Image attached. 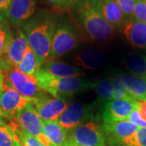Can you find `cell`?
I'll list each match as a JSON object with an SVG mask.
<instances>
[{
  "label": "cell",
  "instance_id": "1",
  "mask_svg": "<svg viewBox=\"0 0 146 146\" xmlns=\"http://www.w3.org/2000/svg\"><path fill=\"white\" fill-rule=\"evenodd\" d=\"M71 13L79 30L91 42L105 43L112 38L115 29L105 18L101 0H79Z\"/></svg>",
  "mask_w": 146,
  "mask_h": 146
},
{
  "label": "cell",
  "instance_id": "2",
  "mask_svg": "<svg viewBox=\"0 0 146 146\" xmlns=\"http://www.w3.org/2000/svg\"><path fill=\"white\" fill-rule=\"evenodd\" d=\"M54 11L49 9L35 13L22 25L21 30L26 36L29 47L36 58L38 68L49 60L51 42L58 20Z\"/></svg>",
  "mask_w": 146,
  "mask_h": 146
},
{
  "label": "cell",
  "instance_id": "3",
  "mask_svg": "<svg viewBox=\"0 0 146 146\" xmlns=\"http://www.w3.org/2000/svg\"><path fill=\"white\" fill-rule=\"evenodd\" d=\"M38 86L46 93L51 94L54 98L66 97L80 94L92 89L93 82L87 79L77 77H56L38 68L35 74Z\"/></svg>",
  "mask_w": 146,
  "mask_h": 146
},
{
  "label": "cell",
  "instance_id": "4",
  "mask_svg": "<svg viewBox=\"0 0 146 146\" xmlns=\"http://www.w3.org/2000/svg\"><path fill=\"white\" fill-rule=\"evenodd\" d=\"M0 69L4 76V83L11 86L24 97L32 100L48 97L46 93L38 86L35 77L27 76L12 66Z\"/></svg>",
  "mask_w": 146,
  "mask_h": 146
},
{
  "label": "cell",
  "instance_id": "5",
  "mask_svg": "<svg viewBox=\"0 0 146 146\" xmlns=\"http://www.w3.org/2000/svg\"><path fill=\"white\" fill-rule=\"evenodd\" d=\"M78 43V34L72 24L66 19H61L57 23L53 36L49 60L63 56L76 48Z\"/></svg>",
  "mask_w": 146,
  "mask_h": 146
},
{
  "label": "cell",
  "instance_id": "6",
  "mask_svg": "<svg viewBox=\"0 0 146 146\" xmlns=\"http://www.w3.org/2000/svg\"><path fill=\"white\" fill-rule=\"evenodd\" d=\"M96 110L97 105L95 102L85 104L76 102L68 106L57 121L65 130L70 131L80 124L93 121Z\"/></svg>",
  "mask_w": 146,
  "mask_h": 146
},
{
  "label": "cell",
  "instance_id": "7",
  "mask_svg": "<svg viewBox=\"0 0 146 146\" xmlns=\"http://www.w3.org/2000/svg\"><path fill=\"white\" fill-rule=\"evenodd\" d=\"M68 139L79 146H106L103 127L94 121H89L70 131Z\"/></svg>",
  "mask_w": 146,
  "mask_h": 146
},
{
  "label": "cell",
  "instance_id": "8",
  "mask_svg": "<svg viewBox=\"0 0 146 146\" xmlns=\"http://www.w3.org/2000/svg\"><path fill=\"white\" fill-rule=\"evenodd\" d=\"M43 123L44 121L30 102L11 119V124L37 137L46 145V139L43 136Z\"/></svg>",
  "mask_w": 146,
  "mask_h": 146
},
{
  "label": "cell",
  "instance_id": "9",
  "mask_svg": "<svg viewBox=\"0 0 146 146\" xmlns=\"http://www.w3.org/2000/svg\"><path fill=\"white\" fill-rule=\"evenodd\" d=\"M135 110H138V102L136 100H111L104 105L102 119L103 123L128 120Z\"/></svg>",
  "mask_w": 146,
  "mask_h": 146
},
{
  "label": "cell",
  "instance_id": "10",
  "mask_svg": "<svg viewBox=\"0 0 146 146\" xmlns=\"http://www.w3.org/2000/svg\"><path fill=\"white\" fill-rule=\"evenodd\" d=\"M31 101L32 99L24 97L11 86L4 83L3 91L0 94V109L4 118L12 119Z\"/></svg>",
  "mask_w": 146,
  "mask_h": 146
},
{
  "label": "cell",
  "instance_id": "11",
  "mask_svg": "<svg viewBox=\"0 0 146 146\" xmlns=\"http://www.w3.org/2000/svg\"><path fill=\"white\" fill-rule=\"evenodd\" d=\"M29 45L26 36L21 29H18L15 33H12L10 44L7 49L5 54L0 58L1 66L17 67L23 60Z\"/></svg>",
  "mask_w": 146,
  "mask_h": 146
},
{
  "label": "cell",
  "instance_id": "12",
  "mask_svg": "<svg viewBox=\"0 0 146 146\" xmlns=\"http://www.w3.org/2000/svg\"><path fill=\"white\" fill-rule=\"evenodd\" d=\"M33 106L43 121L58 120L68 108V102L65 97L59 96L57 98H50L49 97L44 98L32 100Z\"/></svg>",
  "mask_w": 146,
  "mask_h": 146
},
{
  "label": "cell",
  "instance_id": "13",
  "mask_svg": "<svg viewBox=\"0 0 146 146\" xmlns=\"http://www.w3.org/2000/svg\"><path fill=\"white\" fill-rule=\"evenodd\" d=\"M36 0H12L7 13V21L13 27L22 26L36 13Z\"/></svg>",
  "mask_w": 146,
  "mask_h": 146
},
{
  "label": "cell",
  "instance_id": "14",
  "mask_svg": "<svg viewBox=\"0 0 146 146\" xmlns=\"http://www.w3.org/2000/svg\"><path fill=\"white\" fill-rule=\"evenodd\" d=\"M102 127L108 142L112 145H122L126 140L133 136L139 128L129 120L103 123Z\"/></svg>",
  "mask_w": 146,
  "mask_h": 146
},
{
  "label": "cell",
  "instance_id": "15",
  "mask_svg": "<svg viewBox=\"0 0 146 146\" xmlns=\"http://www.w3.org/2000/svg\"><path fill=\"white\" fill-rule=\"evenodd\" d=\"M123 33L132 46L139 49L146 48V23L133 18L127 20L124 25Z\"/></svg>",
  "mask_w": 146,
  "mask_h": 146
},
{
  "label": "cell",
  "instance_id": "16",
  "mask_svg": "<svg viewBox=\"0 0 146 146\" xmlns=\"http://www.w3.org/2000/svg\"><path fill=\"white\" fill-rule=\"evenodd\" d=\"M43 136L46 146H65L68 141V131L57 120L44 121Z\"/></svg>",
  "mask_w": 146,
  "mask_h": 146
},
{
  "label": "cell",
  "instance_id": "17",
  "mask_svg": "<svg viewBox=\"0 0 146 146\" xmlns=\"http://www.w3.org/2000/svg\"><path fill=\"white\" fill-rule=\"evenodd\" d=\"M39 68L56 77H77L84 75L83 70L79 67H75L56 59L48 60Z\"/></svg>",
  "mask_w": 146,
  "mask_h": 146
},
{
  "label": "cell",
  "instance_id": "18",
  "mask_svg": "<svg viewBox=\"0 0 146 146\" xmlns=\"http://www.w3.org/2000/svg\"><path fill=\"white\" fill-rule=\"evenodd\" d=\"M122 80L131 97L137 102L146 101V76L122 73Z\"/></svg>",
  "mask_w": 146,
  "mask_h": 146
},
{
  "label": "cell",
  "instance_id": "19",
  "mask_svg": "<svg viewBox=\"0 0 146 146\" xmlns=\"http://www.w3.org/2000/svg\"><path fill=\"white\" fill-rule=\"evenodd\" d=\"M101 5L106 20L115 30L124 26L127 20L116 0H101Z\"/></svg>",
  "mask_w": 146,
  "mask_h": 146
},
{
  "label": "cell",
  "instance_id": "20",
  "mask_svg": "<svg viewBox=\"0 0 146 146\" xmlns=\"http://www.w3.org/2000/svg\"><path fill=\"white\" fill-rule=\"evenodd\" d=\"M74 63L86 70H97L105 63L103 54L96 49H86L76 55Z\"/></svg>",
  "mask_w": 146,
  "mask_h": 146
},
{
  "label": "cell",
  "instance_id": "21",
  "mask_svg": "<svg viewBox=\"0 0 146 146\" xmlns=\"http://www.w3.org/2000/svg\"><path fill=\"white\" fill-rule=\"evenodd\" d=\"M125 68L131 74L146 76V56L141 54H129L124 60Z\"/></svg>",
  "mask_w": 146,
  "mask_h": 146
},
{
  "label": "cell",
  "instance_id": "22",
  "mask_svg": "<svg viewBox=\"0 0 146 146\" xmlns=\"http://www.w3.org/2000/svg\"><path fill=\"white\" fill-rule=\"evenodd\" d=\"M0 146H22L11 124L0 121Z\"/></svg>",
  "mask_w": 146,
  "mask_h": 146
},
{
  "label": "cell",
  "instance_id": "23",
  "mask_svg": "<svg viewBox=\"0 0 146 146\" xmlns=\"http://www.w3.org/2000/svg\"><path fill=\"white\" fill-rule=\"evenodd\" d=\"M16 68L27 76H29L32 77L35 76V74L38 69V66L36 63V56L30 47L28 49L23 60L16 67Z\"/></svg>",
  "mask_w": 146,
  "mask_h": 146
},
{
  "label": "cell",
  "instance_id": "24",
  "mask_svg": "<svg viewBox=\"0 0 146 146\" xmlns=\"http://www.w3.org/2000/svg\"><path fill=\"white\" fill-rule=\"evenodd\" d=\"M92 89L102 100L107 102L113 100V85L110 79H102L94 82L92 85Z\"/></svg>",
  "mask_w": 146,
  "mask_h": 146
},
{
  "label": "cell",
  "instance_id": "25",
  "mask_svg": "<svg viewBox=\"0 0 146 146\" xmlns=\"http://www.w3.org/2000/svg\"><path fill=\"white\" fill-rule=\"evenodd\" d=\"M110 80L113 85V100H134L123 84L122 73L115 74Z\"/></svg>",
  "mask_w": 146,
  "mask_h": 146
},
{
  "label": "cell",
  "instance_id": "26",
  "mask_svg": "<svg viewBox=\"0 0 146 146\" xmlns=\"http://www.w3.org/2000/svg\"><path fill=\"white\" fill-rule=\"evenodd\" d=\"M79 0H43L54 12H71Z\"/></svg>",
  "mask_w": 146,
  "mask_h": 146
},
{
  "label": "cell",
  "instance_id": "27",
  "mask_svg": "<svg viewBox=\"0 0 146 146\" xmlns=\"http://www.w3.org/2000/svg\"><path fill=\"white\" fill-rule=\"evenodd\" d=\"M12 127L16 131L17 138L22 146H46L36 136H33L16 126L12 125Z\"/></svg>",
  "mask_w": 146,
  "mask_h": 146
},
{
  "label": "cell",
  "instance_id": "28",
  "mask_svg": "<svg viewBox=\"0 0 146 146\" xmlns=\"http://www.w3.org/2000/svg\"><path fill=\"white\" fill-rule=\"evenodd\" d=\"M11 37L12 33L11 32L7 21L0 22V58L5 54Z\"/></svg>",
  "mask_w": 146,
  "mask_h": 146
},
{
  "label": "cell",
  "instance_id": "29",
  "mask_svg": "<svg viewBox=\"0 0 146 146\" xmlns=\"http://www.w3.org/2000/svg\"><path fill=\"white\" fill-rule=\"evenodd\" d=\"M123 146H146V128H138L133 136L126 140Z\"/></svg>",
  "mask_w": 146,
  "mask_h": 146
},
{
  "label": "cell",
  "instance_id": "30",
  "mask_svg": "<svg viewBox=\"0 0 146 146\" xmlns=\"http://www.w3.org/2000/svg\"><path fill=\"white\" fill-rule=\"evenodd\" d=\"M132 18L146 23V0H136Z\"/></svg>",
  "mask_w": 146,
  "mask_h": 146
},
{
  "label": "cell",
  "instance_id": "31",
  "mask_svg": "<svg viewBox=\"0 0 146 146\" xmlns=\"http://www.w3.org/2000/svg\"><path fill=\"white\" fill-rule=\"evenodd\" d=\"M116 2L119 5L121 10L123 11L126 20L127 21L131 19L136 0H116Z\"/></svg>",
  "mask_w": 146,
  "mask_h": 146
},
{
  "label": "cell",
  "instance_id": "32",
  "mask_svg": "<svg viewBox=\"0 0 146 146\" xmlns=\"http://www.w3.org/2000/svg\"><path fill=\"white\" fill-rule=\"evenodd\" d=\"M128 120L139 128H146V120L141 117L138 110H135L129 116Z\"/></svg>",
  "mask_w": 146,
  "mask_h": 146
},
{
  "label": "cell",
  "instance_id": "33",
  "mask_svg": "<svg viewBox=\"0 0 146 146\" xmlns=\"http://www.w3.org/2000/svg\"><path fill=\"white\" fill-rule=\"evenodd\" d=\"M12 0H0V22L7 21V13Z\"/></svg>",
  "mask_w": 146,
  "mask_h": 146
},
{
  "label": "cell",
  "instance_id": "34",
  "mask_svg": "<svg viewBox=\"0 0 146 146\" xmlns=\"http://www.w3.org/2000/svg\"><path fill=\"white\" fill-rule=\"evenodd\" d=\"M138 110L141 114V117L146 120V101L138 102Z\"/></svg>",
  "mask_w": 146,
  "mask_h": 146
},
{
  "label": "cell",
  "instance_id": "35",
  "mask_svg": "<svg viewBox=\"0 0 146 146\" xmlns=\"http://www.w3.org/2000/svg\"><path fill=\"white\" fill-rule=\"evenodd\" d=\"M4 89V76L0 69V94L3 93Z\"/></svg>",
  "mask_w": 146,
  "mask_h": 146
},
{
  "label": "cell",
  "instance_id": "36",
  "mask_svg": "<svg viewBox=\"0 0 146 146\" xmlns=\"http://www.w3.org/2000/svg\"><path fill=\"white\" fill-rule=\"evenodd\" d=\"M65 146H79V145H77L76 143H74L72 141H71V140H69V139H68V142H67V144H66V145Z\"/></svg>",
  "mask_w": 146,
  "mask_h": 146
},
{
  "label": "cell",
  "instance_id": "37",
  "mask_svg": "<svg viewBox=\"0 0 146 146\" xmlns=\"http://www.w3.org/2000/svg\"><path fill=\"white\" fill-rule=\"evenodd\" d=\"M3 112H2V110H1V109H0V121L1 120H3Z\"/></svg>",
  "mask_w": 146,
  "mask_h": 146
}]
</instances>
